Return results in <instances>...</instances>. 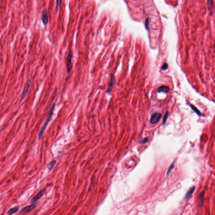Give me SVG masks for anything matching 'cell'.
I'll list each match as a JSON object with an SVG mask.
<instances>
[{"label": "cell", "instance_id": "6da1fadb", "mask_svg": "<svg viewBox=\"0 0 215 215\" xmlns=\"http://www.w3.org/2000/svg\"><path fill=\"white\" fill-rule=\"evenodd\" d=\"M55 106H56V103H53V104L52 105L51 108L50 109L49 113V114H48V116L47 117L46 120L45 121V123L43 125V126L42 128L41 129L40 132V133L39 134V140H40V139L42 138V136L43 135L44 132L45 131V129L46 128L48 124L50 122V120L51 119L53 115V111H54V110Z\"/></svg>", "mask_w": 215, "mask_h": 215}, {"label": "cell", "instance_id": "7a4b0ae2", "mask_svg": "<svg viewBox=\"0 0 215 215\" xmlns=\"http://www.w3.org/2000/svg\"><path fill=\"white\" fill-rule=\"evenodd\" d=\"M37 202H35L32 203V204L29 206H27L26 207H24L21 210V212L20 213V214H27L29 212L31 211L32 210H34L37 206Z\"/></svg>", "mask_w": 215, "mask_h": 215}, {"label": "cell", "instance_id": "3957f363", "mask_svg": "<svg viewBox=\"0 0 215 215\" xmlns=\"http://www.w3.org/2000/svg\"><path fill=\"white\" fill-rule=\"evenodd\" d=\"M72 57H73V53L70 50L68 54L67 59L66 61V68L68 73H69L70 72L72 68Z\"/></svg>", "mask_w": 215, "mask_h": 215}, {"label": "cell", "instance_id": "277c9868", "mask_svg": "<svg viewBox=\"0 0 215 215\" xmlns=\"http://www.w3.org/2000/svg\"><path fill=\"white\" fill-rule=\"evenodd\" d=\"M115 81V77L114 76V74H111V78H110V80L109 82L108 85V88L107 90L106 93L108 94H110L111 93V92L112 91L113 88V86L114 85V83Z\"/></svg>", "mask_w": 215, "mask_h": 215}, {"label": "cell", "instance_id": "5b68a950", "mask_svg": "<svg viewBox=\"0 0 215 215\" xmlns=\"http://www.w3.org/2000/svg\"><path fill=\"white\" fill-rule=\"evenodd\" d=\"M161 117V114L160 113H156L152 114L150 119V123L151 124H155L157 123Z\"/></svg>", "mask_w": 215, "mask_h": 215}, {"label": "cell", "instance_id": "8992f818", "mask_svg": "<svg viewBox=\"0 0 215 215\" xmlns=\"http://www.w3.org/2000/svg\"><path fill=\"white\" fill-rule=\"evenodd\" d=\"M45 189H43L40 191L36 196H35L34 197H33L32 199H31V202L32 203L36 202L37 201H38L39 199H40L43 196L45 193Z\"/></svg>", "mask_w": 215, "mask_h": 215}, {"label": "cell", "instance_id": "52a82bcc", "mask_svg": "<svg viewBox=\"0 0 215 215\" xmlns=\"http://www.w3.org/2000/svg\"><path fill=\"white\" fill-rule=\"evenodd\" d=\"M42 21L44 25H46L48 22V11L47 10H44L42 12Z\"/></svg>", "mask_w": 215, "mask_h": 215}, {"label": "cell", "instance_id": "ba28073f", "mask_svg": "<svg viewBox=\"0 0 215 215\" xmlns=\"http://www.w3.org/2000/svg\"><path fill=\"white\" fill-rule=\"evenodd\" d=\"M30 81L29 80L27 82V84L26 85L25 87H24L23 93L22 96V100L24 99L26 97L27 95V93L29 91V89L30 87Z\"/></svg>", "mask_w": 215, "mask_h": 215}, {"label": "cell", "instance_id": "9c48e42d", "mask_svg": "<svg viewBox=\"0 0 215 215\" xmlns=\"http://www.w3.org/2000/svg\"><path fill=\"white\" fill-rule=\"evenodd\" d=\"M169 87L166 86H161L159 87L157 89L158 93H162L163 92L164 93H166L169 91Z\"/></svg>", "mask_w": 215, "mask_h": 215}, {"label": "cell", "instance_id": "30bf717a", "mask_svg": "<svg viewBox=\"0 0 215 215\" xmlns=\"http://www.w3.org/2000/svg\"><path fill=\"white\" fill-rule=\"evenodd\" d=\"M19 209L20 208L18 206L13 207L8 210V211L7 213V214L8 215H12L13 214H16V213L18 212V211L19 210Z\"/></svg>", "mask_w": 215, "mask_h": 215}, {"label": "cell", "instance_id": "8fae6325", "mask_svg": "<svg viewBox=\"0 0 215 215\" xmlns=\"http://www.w3.org/2000/svg\"><path fill=\"white\" fill-rule=\"evenodd\" d=\"M194 189H195L194 186H193V187H192L189 189V190L187 192V193H186V195L185 196L186 199H188L192 195V194H193V193L194 191Z\"/></svg>", "mask_w": 215, "mask_h": 215}, {"label": "cell", "instance_id": "7c38bea8", "mask_svg": "<svg viewBox=\"0 0 215 215\" xmlns=\"http://www.w3.org/2000/svg\"><path fill=\"white\" fill-rule=\"evenodd\" d=\"M207 5H208L209 11H210L211 13H212V11H213V0H208Z\"/></svg>", "mask_w": 215, "mask_h": 215}, {"label": "cell", "instance_id": "4fadbf2b", "mask_svg": "<svg viewBox=\"0 0 215 215\" xmlns=\"http://www.w3.org/2000/svg\"><path fill=\"white\" fill-rule=\"evenodd\" d=\"M189 105L190 108H192V109L194 111V112L196 113V114L198 115V116H201V114L200 112V111H199V110L197 109V108L195 106H193L192 104H189Z\"/></svg>", "mask_w": 215, "mask_h": 215}, {"label": "cell", "instance_id": "5bb4252c", "mask_svg": "<svg viewBox=\"0 0 215 215\" xmlns=\"http://www.w3.org/2000/svg\"><path fill=\"white\" fill-rule=\"evenodd\" d=\"M204 192H202L201 193L199 196V206H202L203 201L204 200Z\"/></svg>", "mask_w": 215, "mask_h": 215}, {"label": "cell", "instance_id": "9a60e30c", "mask_svg": "<svg viewBox=\"0 0 215 215\" xmlns=\"http://www.w3.org/2000/svg\"><path fill=\"white\" fill-rule=\"evenodd\" d=\"M168 116H169V112H168V111H166V112L165 113V114H164V116L163 119V122H162L163 125H164L165 124V123L166 122L167 119H168Z\"/></svg>", "mask_w": 215, "mask_h": 215}, {"label": "cell", "instance_id": "2e32d148", "mask_svg": "<svg viewBox=\"0 0 215 215\" xmlns=\"http://www.w3.org/2000/svg\"><path fill=\"white\" fill-rule=\"evenodd\" d=\"M150 22V19L149 18H148L147 19H146L145 22V26L146 29L148 30H149V25Z\"/></svg>", "mask_w": 215, "mask_h": 215}, {"label": "cell", "instance_id": "e0dca14e", "mask_svg": "<svg viewBox=\"0 0 215 215\" xmlns=\"http://www.w3.org/2000/svg\"><path fill=\"white\" fill-rule=\"evenodd\" d=\"M55 164H56V161H52V162H51V163L49 164L48 167L49 170L50 171L52 169H53V166H54Z\"/></svg>", "mask_w": 215, "mask_h": 215}, {"label": "cell", "instance_id": "ac0fdd59", "mask_svg": "<svg viewBox=\"0 0 215 215\" xmlns=\"http://www.w3.org/2000/svg\"><path fill=\"white\" fill-rule=\"evenodd\" d=\"M61 0H57V4H56V10L58 11V10L60 6L61 5Z\"/></svg>", "mask_w": 215, "mask_h": 215}, {"label": "cell", "instance_id": "d6986e66", "mask_svg": "<svg viewBox=\"0 0 215 215\" xmlns=\"http://www.w3.org/2000/svg\"><path fill=\"white\" fill-rule=\"evenodd\" d=\"M173 167H174V164H172V165H171L169 167V169H168V170L167 171V176L169 175V174L170 173V172H171V171H172V170L173 169Z\"/></svg>", "mask_w": 215, "mask_h": 215}, {"label": "cell", "instance_id": "ffe728a7", "mask_svg": "<svg viewBox=\"0 0 215 215\" xmlns=\"http://www.w3.org/2000/svg\"><path fill=\"white\" fill-rule=\"evenodd\" d=\"M148 140H149L148 138L146 137V138H144V139H143V140H141L140 142V143H142V144H145V143H147V142H148Z\"/></svg>", "mask_w": 215, "mask_h": 215}, {"label": "cell", "instance_id": "44dd1931", "mask_svg": "<svg viewBox=\"0 0 215 215\" xmlns=\"http://www.w3.org/2000/svg\"><path fill=\"white\" fill-rule=\"evenodd\" d=\"M168 67V65L167 63H165L162 66V67L161 68V69L162 70H165L167 69Z\"/></svg>", "mask_w": 215, "mask_h": 215}]
</instances>
